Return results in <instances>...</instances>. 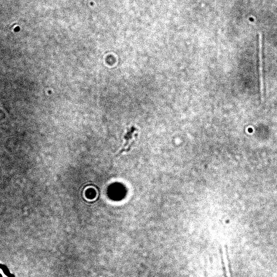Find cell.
<instances>
[{"label": "cell", "mask_w": 277, "mask_h": 277, "mask_svg": "<svg viewBox=\"0 0 277 277\" xmlns=\"http://www.w3.org/2000/svg\"><path fill=\"white\" fill-rule=\"evenodd\" d=\"M138 135V129L135 127L132 126L128 129L126 134L124 135V139L125 143L124 145L122 147L121 150H120L119 153L121 154L124 152H127L131 150L132 146L134 145L137 138Z\"/></svg>", "instance_id": "cell-1"}, {"label": "cell", "mask_w": 277, "mask_h": 277, "mask_svg": "<svg viewBox=\"0 0 277 277\" xmlns=\"http://www.w3.org/2000/svg\"><path fill=\"white\" fill-rule=\"evenodd\" d=\"M259 47V70L260 75V82L261 88V94L264 93V82L263 77V37L261 34L259 35L258 40Z\"/></svg>", "instance_id": "cell-2"}, {"label": "cell", "mask_w": 277, "mask_h": 277, "mask_svg": "<svg viewBox=\"0 0 277 277\" xmlns=\"http://www.w3.org/2000/svg\"><path fill=\"white\" fill-rule=\"evenodd\" d=\"M109 194L111 197L114 199H119L124 197V190L121 185H114L109 190Z\"/></svg>", "instance_id": "cell-3"}]
</instances>
